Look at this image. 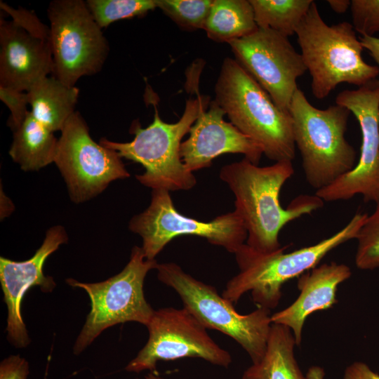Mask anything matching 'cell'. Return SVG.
I'll return each mask as SVG.
<instances>
[{
    "label": "cell",
    "instance_id": "cell-1",
    "mask_svg": "<svg viewBox=\"0 0 379 379\" xmlns=\"http://www.w3.org/2000/svg\"><path fill=\"white\" fill-rule=\"evenodd\" d=\"M294 173L292 161L259 166L246 158L223 166L220 178L235 197L234 211L247 232L246 244L255 252L270 254L281 250L279 234L288 222L310 214L324 205L316 194H301L284 208L280 192Z\"/></svg>",
    "mask_w": 379,
    "mask_h": 379
},
{
    "label": "cell",
    "instance_id": "cell-2",
    "mask_svg": "<svg viewBox=\"0 0 379 379\" xmlns=\"http://www.w3.org/2000/svg\"><path fill=\"white\" fill-rule=\"evenodd\" d=\"M215 100L230 122L258 144L268 159L293 161V122L268 93L236 61L226 58L215 85Z\"/></svg>",
    "mask_w": 379,
    "mask_h": 379
},
{
    "label": "cell",
    "instance_id": "cell-3",
    "mask_svg": "<svg viewBox=\"0 0 379 379\" xmlns=\"http://www.w3.org/2000/svg\"><path fill=\"white\" fill-rule=\"evenodd\" d=\"M367 213H357L348 223L331 237L317 244L284 253L288 246L270 254H261L246 243L234 253L239 272L230 279L222 295L237 304L251 293L258 307L275 308L282 296L283 285L319 265L321 260L340 245L357 239Z\"/></svg>",
    "mask_w": 379,
    "mask_h": 379
},
{
    "label": "cell",
    "instance_id": "cell-4",
    "mask_svg": "<svg viewBox=\"0 0 379 379\" xmlns=\"http://www.w3.org/2000/svg\"><path fill=\"white\" fill-rule=\"evenodd\" d=\"M196 94L195 98L187 100L183 114L177 122H164L154 105V119L150 125L143 128L138 121L132 124L130 131L135 135L132 141L118 142L102 138L100 144L115 151L121 158L140 164L145 171L135 178L142 185L169 192L191 190L197 179L182 161L181 140L211 102L198 90Z\"/></svg>",
    "mask_w": 379,
    "mask_h": 379
},
{
    "label": "cell",
    "instance_id": "cell-5",
    "mask_svg": "<svg viewBox=\"0 0 379 379\" xmlns=\"http://www.w3.org/2000/svg\"><path fill=\"white\" fill-rule=\"evenodd\" d=\"M295 34L317 99L326 98L340 84L361 87L379 77L378 66L364 61V47L353 25L348 22L327 25L314 1Z\"/></svg>",
    "mask_w": 379,
    "mask_h": 379
},
{
    "label": "cell",
    "instance_id": "cell-6",
    "mask_svg": "<svg viewBox=\"0 0 379 379\" xmlns=\"http://www.w3.org/2000/svg\"><path fill=\"white\" fill-rule=\"evenodd\" d=\"M293 138L307 183L314 190L327 187L356 166L357 152L345 138L350 111L335 104L313 106L299 88L289 108Z\"/></svg>",
    "mask_w": 379,
    "mask_h": 379
},
{
    "label": "cell",
    "instance_id": "cell-7",
    "mask_svg": "<svg viewBox=\"0 0 379 379\" xmlns=\"http://www.w3.org/2000/svg\"><path fill=\"white\" fill-rule=\"evenodd\" d=\"M156 270L158 279L179 295L183 307L206 328L232 338L247 352L253 364L262 359L272 324L270 310L258 307L241 314L213 286L197 280L178 264L158 263Z\"/></svg>",
    "mask_w": 379,
    "mask_h": 379
},
{
    "label": "cell",
    "instance_id": "cell-8",
    "mask_svg": "<svg viewBox=\"0 0 379 379\" xmlns=\"http://www.w3.org/2000/svg\"><path fill=\"white\" fill-rule=\"evenodd\" d=\"M157 264L156 260L146 259L142 248L135 246L122 271L105 281L83 283L66 279L69 286L85 290L91 300V311L74 345L75 354L82 352L112 326L128 321L147 325L154 310L145 299L144 281Z\"/></svg>",
    "mask_w": 379,
    "mask_h": 379
},
{
    "label": "cell",
    "instance_id": "cell-9",
    "mask_svg": "<svg viewBox=\"0 0 379 379\" xmlns=\"http://www.w3.org/2000/svg\"><path fill=\"white\" fill-rule=\"evenodd\" d=\"M53 77L75 86L84 76L98 73L109 53L108 43L86 1L53 0L47 8Z\"/></svg>",
    "mask_w": 379,
    "mask_h": 379
},
{
    "label": "cell",
    "instance_id": "cell-10",
    "mask_svg": "<svg viewBox=\"0 0 379 379\" xmlns=\"http://www.w3.org/2000/svg\"><path fill=\"white\" fill-rule=\"evenodd\" d=\"M128 229L141 237V248L147 260H155L171 240L182 235L204 238L232 253L247 239L243 221L234 211L208 222L200 221L180 213L169 191L163 189L152 190L149 206L131 219Z\"/></svg>",
    "mask_w": 379,
    "mask_h": 379
},
{
    "label": "cell",
    "instance_id": "cell-11",
    "mask_svg": "<svg viewBox=\"0 0 379 379\" xmlns=\"http://www.w3.org/2000/svg\"><path fill=\"white\" fill-rule=\"evenodd\" d=\"M54 163L75 203L88 201L112 181L130 176L117 152L93 140L86 121L77 111L61 131Z\"/></svg>",
    "mask_w": 379,
    "mask_h": 379
},
{
    "label": "cell",
    "instance_id": "cell-12",
    "mask_svg": "<svg viewBox=\"0 0 379 379\" xmlns=\"http://www.w3.org/2000/svg\"><path fill=\"white\" fill-rule=\"evenodd\" d=\"M146 326L148 340L126 366V371L152 372L159 361L187 357L200 358L224 368L232 362L230 352L220 347L210 337L207 328L185 307L154 310Z\"/></svg>",
    "mask_w": 379,
    "mask_h": 379
},
{
    "label": "cell",
    "instance_id": "cell-13",
    "mask_svg": "<svg viewBox=\"0 0 379 379\" xmlns=\"http://www.w3.org/2000/svg\"><path fill=\"white\" fill-rule=\"evenodd\" d=\"M335 104L356 117L361 133L358 163L315 194L324 201L349 200L361 194L364 202L379 201V84L377 79L354 90H344Z\"/></svg>",
    "mask_w": 379,
    "mask_h": 379
},
{
    "label": "cell",
    "instance_id": "cell-14",
    "mask_svg": "<svg viewBox=\"0 0 379 379\" xmlns=\"http://www.w3.org/2000/svg\"><path fill=\"white\" fill-rule=\"evenodd\" d=\"M236 61L268 93L283 111L289 112L297 79L307 71L300 53L288 37L259 28L230 44Z\"/></svg>",
    "mask_w": 379,
    "mask_h": 379
},
{
    "label": "cell",
    "instance_id": "cell-15",
    "mask_svg": "<svg viewBox=\"0 0 379 379\" xmlns=\"http://www.w3.org/2000/svg\"><path fill=\"white\" fill-rule=\"evenodd\" d=\"M67 241L65 229L56 225L48 230L41 246L31 258L18 262L0 258V283L8 310L7 338L17 348L30 343L22 317V300L33 286H39L45 293L53 291L56 284L53 277L44 274L43 267L47 258Z\"/></svg>",
    "mask_w": 379,
    "mask_h": 379
},
{
    "label": "cell",
    "instance_id": "cell-16",
    "mask_svg": "<svg viewBox=\"0 0 379 379\" xmlns=\"http://www.w3.org/2000/svg\"><path fill=\"white\" fill-rule=\"evenodd\" d=\"M215 100L203 109L190 129V136L180 146V157L186 168L194 172L210 167L214 159L227 153L242 154L258 165L262 150L230 121Z\"/></svg>",
    "mask_w": 379,
    "mask_h": 379
},
{
    "label": "cell",
    "instance_id": "cell-17",
    "mask_svg": "<svg viewBox=\"0 0 379 379\" xmlns=\"http://www.w3.org/2000/svg\"><path fill=\"white\" fill-rule=\"evenodd\" d=\"M53 70L50 29L34 32L1 18L0 86L27 91Z\"/></svg>",
    "mask_w": 379,
    "mask_h": 379
},
{
    "label": "cell",
    "instance_id": "cell-18",
    "mask_svg": "<svg viewBox=\"0 0 379 379\" xmlns=\"http://www.w3.org/2000/svg\"><path fill=\"white\" fill-rule=\"evenodd\" d=\"M351 275V270L347 265L335 262L317 265L305 272L298 281L299 296L290 306L272 314V323L288 326L293 331L296 345H300L307 317L337 303L338 287Z\"/></svg>",
    "mask_w": 379,
    "mask_h": 379
},
{
    "label": "cell",
    "instance_id": "cell-19",
    "mask_svg": "<svg viewBox=\"0 0 379 379\" xmlns=\"http://www.w3.org/2000/svg\"><path fill=\"white\" fill-rule=\"evenodd\" d=\"M32 116L52 132L61 131L75 112L79 90L55 77H46L27 91Z\"/></svg>",
    "mask_w": 379,
    "mask_h": 379
},
{
    "label": "cell",
    "instance_id": "cell-20",
    "mask_svg": "<svg viewBox=\"0 0 379 379\" xmlns=\"http://www.w3.org/2000/svg\"><path fill=\"white\" fill-rule=\"evenodd\" d=\"M295 345L288 326L272 324L263 357L244 371L242 379H305L295 358Z\"/></svg>",
    "mask_w": 379,
    "mask_h": 379
},
{
    "label": "cell",
    "instance_id": "cell-21",
    "mask_svg": "<svg viewBox=\"0 0 379 379\" xmlns=\"http://www.w3.org/2000/svg\"><path fill=\"white\" fill-rule=\"evenodd\" d=\"M13 132L9 154L22 170L39 171L54 162L58 139L32 116L30 110Z\"/></svg>",
    "mask_w": 379,
    "mask_h": 379
},
{
    "label": "cell",
    "instance_id": "cell-22",
    "mask_svg": "<svg viewBox=\"0 0 379 379\" xmlns=\"http://www.w3.org/2000/svg\"><path fill=\"white\" fill-rule=\"evenodd\" d=\"M257 29L249 0H213L204 30L211 40L230 44Z\"/></svg>",
    "mask_w": 379,
    "mask_h": 379
},
{
    "label": "cell",
    "instance_id": "cell-23",
    "mask_svg": "<svg viewBox=\"0 0 379 379\" xmlns=\"http://www.w3.org/2000/svg\"><path fill=\"white\" fill-rule=\"evenodd\" d=\"M259 28L271 29L287 37L295 31L312 0H249Z\"/></svg>",
    "mask_w": 379,
    "mask_h": 379
},
{
    "label": "cell",
    "instance_id": "cell-24",
    "mask_svg": "<svg viewBox=\"0 0 379 379\" xmlns=\"http://www.w3.org/2000/svg\"><path fill=\"white\" fill-rule=\"evenodd\" d=\"M86 3L101 29L120 20L143 15L157 8L155 0H88Z\"/></svg>",
    "mask_w": 379,
    "mask_h": 379
},
{
    "label": "cell",
    "instance_id": "cell-25",
    "mask_svg": "<svg viewBox=\"0 0 379 379\" xmlns=\"http://www.w3.org/2000/svg\"><path fill=\"white\" fill-rule=\"evenodd\" d=\"M157 7L179 27L204 29L213 0H155Z\"/></svg>",
    "mask_w": 379,
    "mask_h": 379
},
{
    "label": "cell",
    "instance_id": "cell-26",
    "mask_svg": "<svg viewBox=\"0 0 379 379\" xmlns=\"http://www.w3.org/2000/svg\"><path fill=\"white\" fill-rule=\"evenodd\" d=\"M368 215L358 236L355 264L358 269L372 270L379 267V201Z\"/></svg>",
    "mask_w": 379,
    "mask_h": 379
},
{
    "label": "cell",
    "instance_id": "cell-27",
    "mask_svg": "<svg viewBox=\"0 0 379 379\" xmlns=\"http://www.w3.org/2000/svg\"><path fill=\"white\" fill-rule=\"evenodd\" d=\"M352 25L361 36L379 34V0H352Z\"/></svg>",
    "mask_w": 379,
    "mask_h": 379
},
{
    "label": "cell",
    "instance_id": "cell-28",
    "mask_svg": "<svg viewBox=\"0 0 379 379\" xmlns=\"http://www.w3.org/2000/svg\"><path fill=\"white\" fill-rule=\"evenodd\" d=\"M0 100L11 111L8 124L13 131L22 123L29 112L27 109L29 104L27 93L0 86Z\"/></svg>",
    "mask_w": 379,
    "mask_h": 379
},
{
    "label": "cell",
    "instance_id": "cell-29",
    "mask_svg": "<svg viewBox=\"0 0 379 379\" xmlns=\"http://www.w3.org/2000/svg\"><path fill=\"white\" fill-rule=\"evenodd\" d=\"M29 364L20 355H11L0 364V379H27Z\"/></svg>",
    "mask_w": 379,
    "mask_h": 379
},
{
    "label": "cell",
    "instance_id": "cell-30",
    "mask_svg": "<svg viewBox=\"0 0 379 379\" xmlns=\"http://www.w3.org/2000/svg\"><path fill=\"white\" fill-rule=\"evenodd\" d=\"M343 379H379V375L366 363L354 361L345 368Z\"/></svg>",
    "mask_w": 379,
    "mask_h": 379
},
{
    "label": "cell",
    "instance_id": "cell-31",
    "mask_svg": "<svg viewBox=\"0 0 379 379\" xmlns=\"http://www.w3.org/2000/svg\"><path fill=\"white\" fill-rule=\"evenodd\" d=\"M359 40L364 48L369 52L370 55L373 58L379 68V37L360 36ZM377 81L379 84V77Z\"/></svg>",
    "mask_w": 379,
    "mask_h": 379
},
{
    "label": "cell",
    "instance_id": "cell-32",
    "mask_svg": "<svg viewBox=\"0 0 379 379\" xmlns=\"http://www.w3.org/2000/svg\"><path fill=\"white\" fill-rule=\"evenodd\" d=\"M327 3L334 12L339 14L345 13L351 5L350 0H328Z\"/></svg>",
    "mask_w": 379,
    "mask_h": 379
},
{
    "label": "cell",
    "instance_id": "cell-33",
    "mask_svg": "<svg viewBox=\"0 0 379 379\" xmlns=\"http://www.w3.org/2000/svg\"><path fill=\"white\" fill-rule=\"evenodd\" d=\"M305 379H325L324 369L319 366H310L306 373Z\"/></svg>",
    "mask_w": 379,
    "mask_h": 379
},
{
    "label": "cell",
    "instance_id": "cell-34",
    "mask_svg": "<svg viewBox=\"0 0 379 379\" xmlns=\"http://www.w3.org/2000/svg\"><path fill=\"white\" fill-rule=\"evenodd\" d=\"M145 379H163L156 372L152 371L145 376Z\"/></svg>",
    "mask_w": 379,
    "mask_h": 379
}]
</instances>
